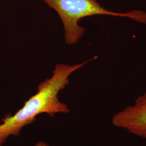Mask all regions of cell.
I'll list each match as a JSON object with an SVG mask.
<instances>
[{"mask_svg":"<svg viewBox=\"0 0 146 146\" xmlns=\"http://www.w3.org/2000/svg\"><path fill=\"white\" fill-rule=\"evenodd\" d=\"M94 58L86 62L69 66L58 64L52 71L51 78L46 79L37 86V92L25 102L24 106L14 115H5L0 124V146H2L11 136L19 135L22 129L31 124L40 114L54 116L58 113L67 114V105L60 101L59 92L69 84V76Z\"/></svg>","mask_w":146,"mask_h":146,"instance_id":"obj_1","label":"cell"},{"mask_svg":"<svg viewBox=\"0 0 146 146\" xmlns=\"http://www.w3.org/2000/svg\"><path fill=\"white\" fill-rule=\"evenodd\" d=\"M60 16L64 28L65 42L69 45L75 44L84 36L85 29L79 26L81 19L90 16L106 15L130 18L146 24V12L141 11L116 13L107 10L98 0H43Z\"/></svg>","mask_w":146,"mask_h":146,"instance_id":"obj_2","label":"cell"},{"mask_svg":"<svg viewBox=\"0 0 146 146\" xmlns=\"http://www.w3.org/2000/svg\"><path fill=\"white\" fill-rule=\"evenodd\" d=\"M111 122L115 127L146 139V93L113 115Z\"/></svg>","mask_w":146,"mask_h":146,"instance_id":"obj_3","label":"cell"},{"mask_svg":"<svg viewBox=\"0 0 146 146\" xmlns=\"http://www.w3.org/2000/svg\"><path fill=\"white\" fill-rule=\"evenodd\" d=\"M34 146H50L48 143L43 141H39Z\"/></svg>","mask_w":146,"mask_h":146,"instance_id":"obj_4","label":"cell"}]
</instances>
